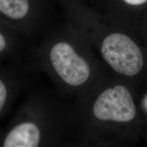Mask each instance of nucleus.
<instances>
[{"label":"nucleus","instance_id":"obj_4","mask_svg":"<svg viewBox=\"0 0 147 147\" xmlns=\"http://www.w3.org/2000/svg\"><path fill=\"white\" fill-rule=\"evenodd\" d=\"M40 140L39 129L32 123H23L16 126L5 138L4 147H36Z\"/></svg>","mask_w":147,"mask_h":147},{"label":"nucleus","instance_id":"obj_6","mask_svg":"<svg viewBox=\"0 0 147 147\" xmlns=\"http://www.w3.org/2000/svg\"><path fill=\"white\" fill-rule=\"evenodd\" d=\"M7 98V89L3 82L0 80V112L4 106Z\"/></svg>","mask_w":147,"mask_h":147},{"label":"nucleus","instance_id":"obj_8","mask_svg":"<svg viewBox=\"0 0 147 147\" xmlns=\"http://www.w3.org/2000/svg\"><path fill=\"white\" fill-rule=\"evenodd\" d=\"M5 47V40L2 36V34H0V52H1Z\"/></svg>","mask_w":147,"mask_h":147},{"label":"nucleus","instance_id":"obj_2","mask_svg":"<svg viewBox=\"0 0 147 147\" xmlns=\"http://www.w3.org/2000/svg\"><path fill=\"white\" fill-rule=\"evenodd\" d=\"M93 113L100 121L125 123L133 120L136 110L127 89L117 85L105 90L99 95L93 105Z\"/></svg>","mask_w":147,"mask_h":147},{"label":"nucleus","instance_id":"obj_5","mask_svg":"<svg viewBox=\"0 0 147 147\" xmlns=\"http://www.w3.org/2000/svg\"><path fill=\"white\" fill-rule=\"evenodd\" d=\"M28 10V0H0V12L12 19L22 18Z\"/></svg>","mask_w":147,"mask_h":147},{"label":"nucleus","instance_id":"obj_3","mask_svg":"<svg viewBox=\"0 0 147 147\" xmlns=\"http://www.w3.org/2000/svg\"><path fill=\"white\" fill-rule=\"evenodd\" d=\"M50 56L55 71L66 83L79 86L87 81L90 74L89 65L68 44L59 42L55 45Z\"/></svg>","mask_w":147,"mask_h":147},{"label":"nucleus","instance_id":"obj_1","mask_svg":"<svg viewBox=\"0 0 147 147\" xmlns=\"http://www.w3.org/2000/svg\"><path fill=\"white\" fill-rule=\"evenodd\" d=\"M103 57L114 70L125 76L141 71L144 59L140 48L126 35L119 33L108 36L102 42Z\"/></svg>","mask_w":147,"mask_h":147},{"label":"nucleus","instance_id":"obj_7","mask_svg":"<svg viewBox=\"0 0 147 147\" xmlns=\"http://www.w3.org/2000/svg\"><path fill=\"white\" fill-rule=\"evenodd\" d=\"M123 1L126 4L134 7L142 6L147 3V0H123Z\"/></svg>","mask_w":147,"mask_h":147}]
</instances>
